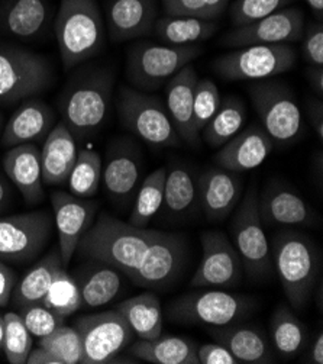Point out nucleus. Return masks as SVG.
<instances>
[{
	"label": "nucleus",
	"instance_id": "f257e3e1",
	"mask_svg": "<svg viewBox=\"0 0 323 364\" xmlns=\"http://www.w3.org/2000/svg\"><path fill=\"white\" fill-rule=\"evenodd\" d=\"M153 237V230L136 228L129 223L102 213L82 237L76 252L131 277L141 264Z\"/></svg>",
	"mask_w": 323,
	"mask_h": 364
},
{
	"label": "nucleus",
	"instance_id": "f03ea898",
	"mask_svg": "<svg viewBox=\"0 0 323 364\" xmlns=\"http://www.w3.org/2000/svg\"><path fill=\"white\" fill-rule=\"evenodd\" d=\"M114 73L92 67L79 73L65 86L61 96V117L76 139L100 131L109 114L114 95Z\"/></svg>",
	"mask_w": 323,
	"mask_h": 364
},
{
	"label": "nucleus",
	"instance_id": "7ed1b4c3",
	"mask_svg": "<svg viewBox=\"0 0 323 364\" xmlns=\"http://www.w3.org/2000/svg\"><path fill=\"white\" fill-rule=\"evenodd\" d=\"M271 257L287 301L295 309L302 311L312 298L320 272L316 244L299 231L277 232Z\"/></svg>",
	"mask_w": 323,
	"mask_h": 364
},
{
	"label": "nucleus",
	"instance_id": "20e7f679",
	"mask_svg": "<svg viewBox=\"0 0 323 364\" xmlns=\"http://www.w3.org/2000/svg\"><path fill=\"white\" fill-rule=\"evenodd\" d=\"M54 29L67 71L97 55L106 40V28L96 0H61Z\"/></svg>",
	"mask_w": 323,
	"mask_h": 364
},
{
	"label": "nucleus",
	"instance_id": "39448f33",
	"mask_svg": "<svg viewBox=\"0 0 323 364\" xmlns=\"http://www.w3.org/2000/svg\"><path fill=\"white\" fill-rule=\"evenodd\" d=\"M254 306L256 301L248 296L210 287L174 299L165 314L175 323L225 326L245 319Z\"/></svg>",
	"mask_w": 323,
	"mask_h": 364
},
{
	"label": "nucleus",
	"instance_id": "423d86ee",
	"mask_svg": "<svg viewBox=\"0 0 323 364\" xmlns=\"http://www.w3.org/2000/svg\"><path fill=\"white\" fill-rule=\"evenodd\" d=\"M54 82V68L45 55L21 47H0V105H15L41 95Z\"/></svg>",
	"mask_w": 323,
	"mask_h": 364
},
{
	"label": "nucleus",
	"instance_id": "0eeeda50",
	"mask_svg": "<svg viewBox=\"0 0 323 364\" xmlns=\"http://www.w3.org/2000/svg\"><path fill=\"white\" fill-rule=\"evenodd\" d=\"M297 51L290 44L248 46L224 54L212 63L217 75L228 82H258L290 71Z\"/></svg>",
	"mask_w": 323,
	"mask_h": 364
},
{
	"label": "nucleus",
	"instance_id": "6e6552de",
	"mask_svg": "<svg viewBox=\"0 0 323 364\" xmlns=\"http://www.w3.org/2000/svg\"><path fill=\"white\" fill-rule=\"evenodd\" d=\"M202 53L199 46L141 43L128 53L126 77L136 90H158Z\"/></svg>",
	"mask_w": 323,
	"mask_h": 364
},
{
	"label": "nucleus",
	"instance_id": "1a4fd4ad",
	"mask_svg": "<svg viewBox=\"0 0 323 364\" xmlns=\"http://www.w3.org/2000/svg\"><path fill=\"white\" fill-rule=\"evenodd\" d=\"M229 230L232 244L246 274L254 280L268 277L273 272V257L258 212V193L256 186L248 189L239 206L235 208Z\"/></svg>",
	"mask_w": 323,
	"mask_h": 364
},
{
	"label": "nucleus",
	"instance_id": "9d476101",
	"mask_svg": "<svg viewBox=\"0 0 323 364\" xmlns=\"http://www.w3.org/2000/svg\"><path fill=\"white\" fill-rule=\"evenodd\" d=\"M263 129L273 142L292 144L303 132V117L296 95L283 82L258 80L248 87Z\"/></svg>",
	"mask_w": 323,
	"mask_h": 364
},
{
	"label": "nucleus",
	"instance_id": "9b49d317",
	"mask_svg": "<svg viewBox=\"0 0 323 364\" xmlns=\"http://www.w3.org/2000/svg\"><path fill=\"white\" fill-rule=\"evenodd\" d=\"M118 112L121 124L153 147H178V136L165 105L155 96L133 87H121Z\"/></svg>",
	"mask_w": 323,
	"mask_h": 364
},
{
	"label": "nucleus",
	"instance_id": "f8f14e48",
	"mask_svg": "<svg viewBox=\"0 0 323 364\" xmlns=\"http://www.w3.org/2000/svg\"><path fill=\"white\" fill-rule=\"evenodd\" d=\"M53 230V218L44 210L0 218V260L26 263L38 257L48 245Z\"/></svg>",
	"mask_w": 323,
	"mask_h": 364
},
{
	"label": "nucleus",
	"instance_id": "ddd939ff",
	"mask_svg": "<svg viewBox=\"0 0 323 364\" xmlns=\"http://www.w3.org/2000/svg\"><path fill=\"white\" fill-rule=\"evenodd\" d=\"M75 328L83 344V364L112 363L135 338L132 328L116 309L80 316Z\"/></svg>",
	"mask_w": 323,
	"mask_h": 364
},
{
	"label": "nucleus",
	"instance_id": "4468645a",
	"mask_svg": "<svg viewBox=\"0 0 323 364\" xmlns=\"http://www.w3.org/2000/svg\"><path fill=\"white\" fill-rule=\"evenodd\" d=\"M186 256L187 247L183 235L154 231L141 264L129 279L153 292L165 290L175 283L183 272Z\"/></svg>",
	"mask_w": 323,
	"mask_h": 364
},
{
	"label": "nucleus",
	"instance_id": "2eb2a0df",
	"mask_svg": "<svg viewBox=\"0 0 323 364\" xmlns=\"http://www.w3.org/2000/svg\"><path fill=\"white\" fill-rule=\"evenodd\" d=\"M203 256L190 286L229 289L239 284L243 266L229 238L221 231H204L200 237Z\"/></svg>",
	"mask_w": 323,
	"mask_h": 364
},
{
	"label": "nucleus",
	"instance_id": "dca6fc26",
	"mask_svg": "<svg viewBox=\"0 0 323 364\" xmlns=\"http://www.w3.org/2000/svg\"><path fill=\"white\" fill-rule=\"evenodd\" d=\"M305 31V15L299 8H283L265 18L235 26L228 32L224 46L248 47L265 44H289L299 41Z\"/></svg>",
	"mask_w": 323,
	"mask_h": 364
},
{
	"label": "nucleus",
	"instance_id": "f3484780",
	"mask_svg": "<svg viewBox=\"0 0 323 364\" xmlns=\"http://www.w3.org/2000/svg\"><path fill=\"white\" fill-rule=\"evenodd\" d=\"M51 203L54 224L58 232V252L62 267H65L73 259L82 237L94 223L99 206L93 200L77 198L61 191L51 195Z\"/></svg>",
	"mask_w": 323,
	"mask_h": 364
},
{
	"label": "nucleus",
	"instance_id": "a211bd4d",
	"mask_svg": "<svg viewBox=\"0 0 323 364\" xmlns=\"http://www.w3.org/2000/svg\"><path fill=\"white\" fill-rule=\"evenodd\" d=\"M258 212L263 224L270 225H305L319 223L314 209L292 188L280 181L267 185L258 198Z\"/></svg>",
	"mask_w": 323,
	"mask_h": 364
},
{
	"label": "nucleus",
	"instance_id": "6ab92c4d",
	"mask_svg": "<svg viewBox=\"0 0 323 364\" xmlns=\"http://www.w3.org/2000/svg\"><path fill=\"white\" fill-rule=\"evenodd\" d=\"M199 206L210 223H222L235 210L242 195V183L236 173L217 167L197 178Z\"/></svg>",
	"mask_w": 323,
	"mask_h": 364
},
{
	"label": "nucleus",
	"instance_id": "aec40b11",
	"mask_svg": "<svg viewBox=\"0 0 323 364\" xmlns=\"http://www.w3.org/2000/svg\"><path fill=\"white\" fill-rule=\"evenodd\" d=\"M273 144L263 127L251 125L222 145L214 156V163L232 173L254 170L270 157Z\"/></svg>",
	"mask_w": 323,
	"mask_h": 364
},
{
	"label": "nucleus",
	"instance_id": "412c9836",
	"mask_svg": "<svg viewBox=\"0 0 323 364\" xmlns=\"http://www.w3.org/2000/svg\"><path fill=\"white\" fill-rule=\"evenodd\" d=\"M157 18L155 0H107V32L114 43L148 35Z\"/></svg>",
	"mask_w": 323,
	"mask_h": 364
},
{
	"label": "nucleus",
	"instance_id": "4be33fe9",
	"mask_svg": "<svg viewBox=\"0 0 323 364\" xmlns=\"http://www.w3.org/2000/svg\"><path fill=\"white\" fill-rule=\"evenodd\" d=\"M54 125L55 114L50 105L38 99H26L5 125L2 144L9 149L21 144H35L45 139Z\"/></svg>",
	"mask_w": 323,
	"mask_h": 364
},
{
	"label": "nucleus",
	"instance_id": "5701e85b",
	"mask_svg": "<svg viewBox=\"0 0 323 364\" xmlns=\"http://www.w3.org/2000/svg\"><path fill=\"white\" fill-rule=\"evenodd\" d=\"M6 177L29 205L44 199L41 150L37 144H21L5 154L2 161Z\"/></svg>",
	"mask_w": 323,
	"mask_h": 364
},
{
	"label": "nucleus",
	"instance_id": "b1692460",
	"mask_svg": "<svg viewBox=\"0 0 323 364\" xmlns=\"http://www.w3.org/2000/svg\"><path fill=\"white\" fill-rule=\"evenodd\" d=\"M217 343L226 347L239 363L268 364L275 361L274 348L260 328L254 325L229 323L213 326L209 333Z\"/></svg>",
	"mask_w": 323,
	"mask_h": 364
},
{
	"label": "nucleus",
	"instance_id": "393cba45",
	"mask_svg": "<svg viewBox=\"0 0 323 364\" xmlns=\"http://www.w3.org/2000/svg\"><path fill=\"white\" fill-rule=\"evenodd\" d=\"M199 80L190 64L174 75L165 87V107L170 119L182 141L192 145L199 142V134L193 128V96Z\"/></svg>",
	"mask_w": 323,
	"mask_h": 364
},
{
	"label": "nucleus",
	"instance_id": "a878e982",
	"mask_svg": "<svg viewBox=\"0 0 323 364\" xmlns=\"http://www.w3.org/2000/svg\"><path fill=\"white\" fill-rule=\"evenodd\" d=\"M141 159L131 147H118L102 166V183L104 192L114 202L128 205L139 188Z\"/></svg>",
	"mask_w": 323,
	"mask_h": 364
},
{
	"label": "nucleus",
	"instance_id": "bb28decb",
	"mask_svg": "<svg viewBox=\"0 0 323 364\" xmlns=\"http://www.w3.org/2000/svg\"><path fill=\"white\" fill-rule=\"evenodd\" d=\"M77 154L79 151L75 135L70 132L62 121L55 124L44 139L41 150L43 183L47 186L67 185Z\"/></svg>",
	"mask_w": 323,
	"mask_h": 364
},
{
	"label": "nucleus",
	"instance_id": "cd10ccee",
	"mask_svg": "<svg viewBox=\"0 0 323 364\" xmlns=\"http://www.w3.org/2000/svg\"><path fill=\"white\" fill-rule=\"evenodd\" d=\"M51 8L47 0H11L0 12V28L19 40H35L47 29Z\"/></svg>",
	"mask_w": 323,
	"mask_h": 364
},
{
	"label": "nucleus",
	"instance_id": "c85d7f7f",
	"mask_svg": "<svg viewBox=\"0 0 323 364\" xmlns=\"http://www.w3.org/2000/svg\"><path fill=\"white\" fill-rule=\"evenodd\" d=\"M129 350L139 360L153 364H199L197 347L183 337L158 336L154 340H139Z\"/></svg>",
	"mask_w": 323,
	"mask_h": 364
},
{
	"label": "nucleus",
	"instance_id": "c756f323",
	"mask_svg": "<svg viewBox=\"0 0 323 364\" xmlns=\"http://www.w3.org/2000/svg\"><path fill=\"white\" fill-rule=\"evenodd\" d=\"M116 311L125 318L139 340H154L163 333V309L158 296L147 292L119 304Z\"/></svg>",
	"mask_w": 323,
	"mask_h": 364
},
{
	"label": "nucleus",
	"instance_id": "7c9ffc66",
	"mask_svg": "<svg viewBox=\"0 0 323 364\" xmlns=\"http://www.w3.org/2000/svg\"><path fill=\"white\" fill-rule=\"evenodd\" d=\"M163 206L175 218L189 216L199 208L197 180L189 167L173 164L167 170Z\"/></svg>",
	"mask_w": 323,
	"mask_h": 364
},
{
	"label": "nucleus",
	"instance_id": "2f4dec72",
	"mask_svg": "<svg viewBox=\"0 0 323 364\" xmlns=\"http://www.w3.org/2000/svg\"><path fill=\"white\" fill-rule=\"evenodd\" d=\"M154 29L158 38L167 46H197L218 32L217 21L189 16H164L155 21Z\"/></svg>",
	"mask_w": 323,
	"mask_h": 364
},
{
	"label": "nucleus",
	"instance_id": "473e14b6",
	"mask_svg": "<svg viewBox=\"0 0 323 364\" xmlns=\"http://www.w3.org/2000/svg\"><path fill=\"white\" fill-rule=\"evenodd\" d=\"M62 267L60 252L51 251L48 256L35 264L18 283L13 290V305L18 308L43 304L55 272Z\"/></svg>",
	"mask_w": 323,
	"mask_h": 364
},
{
	"label": "nucleus",
	"instance_id": "72a5a7b5",
	"mask_svg": "<svg viewBox=\"0 0 323 364\" xmlns=\"http://www.w3.org/2000/svg\"><path fill=\"white\" fill-rule=\"evenodd\" d=\"M246 106L235 96H228L221 100L218 111L200 131L204 142L212 149H221L231 138H234L245 125Z\"/></svg>",
	"mask_w": 323,
	"mask_h": 364
},
{
	"label": "nucleus",
	"instance_id": "f704fd0d",
	"mask_svg": "<svg viewBox=\"0 0 323 364\" xmlns=\"http://www.w3.org/2000/svg\"><path fill=\"white\" fill-rule=\"evenodd\" d=\"M271 346L284 358L297 357L307 343L306 325L290 311L289 306H278L270 323Z\"/></svg>",
	"mask_w": 323,
	"mask_h": 364
},
{
	"label": "nucleus",
	"instance_id": "c9c22d12",
	"mask_svg": "<svg viewBox=\"0 0 323 364\" xmlns=\"http://www.w3.org/2000/svg\"><path fill=\"white\" fill-rule=\"evenodd\" d=\"M94 263L82 283H77L82 301L80 308H97L109 304L121 290V272L99 262Z\"/></svg>",
	"mask_w": 323,
	"mask_h": 364
},
{
	"label": "nucleus",
	"instance_id": "e433bc0d",
	"mask_svg": "<svg viewBox=\"0 0 323 364\" xmlns=\"http://www.w3.org/2000/svg\"><path fill=\"white\" fill-rule=\"evenodd\" d=\"M167 167H160L146 177L133 198L129 224L136 228H146L153 218L160 212L164 202Z\"/></svg>",
	"mask_w": 323,
	"mask_h": 364
},
{
	"label": "nucleus",
	"instance_id": "4c0bfd02",
	"mask_svg": "<svg viewBox=\"0 0 323 364\" xmlns=\"http://www.w3.org/2000/svg\"><path fill=\"white\" fill-rule=\"evenodd\" d=\"M102 166L103 163L97 151H79L76 163L67 180L71 195L83 199L94 196L102 181Z\"/></svg>",
	"mask_w": 323,
	"mask_h": 364
},
{
	"label": "nucleus",
	"instance_id": "58836bf2",
	"mask_svg": "<svg viewBox=\"0 0 323 364\" xmlns=\"http://www.w3.org/2000/svg\"><path fill=\"white\" fill-rule=\"evenodd\" d=\"M80 289L77 282L60 267L48 287L43 305L54 314L65 318L80 309Z\"/></svg>",
	"mask_w": 323,
	"mask_h": 364
},
{
	"label": "nucleus",
	"instance_id": "ea45409f",
	"mask_svg": "<svg viewBox=\"0 0 323 364\" xmlns=\"http://www.w3.org/2000/svg\"><path fill=\"white\" fill-rule=\"evenodd\" d=\"M38 346L50 351L60 364H83V344L75 326L60 325L50 336L40 338Z\"/></svg>",
	"mask_w": 323,
	"mask_h": 364
},
{
	"label": "nucleus",
	"instance_id": "a19ab883",
	"mask_svg": "<svg viewBox=\"0 0 323 364\" xmlns=\"http://www.w3.org/2000/svg\"><path fill=\"white\" fill-rule=\"evenodd\" d=\"M33 337L28 331L22 318L16 312L5 314L4 353L11 364H25L32 350Z\"/></svg>",
	"mask_w": 323,
	"mask_h": 364
},
{
	"label": "nucleus",
	"instance_id": "79ce46f5",
	"mask_svg": "<svg viewBox=\"0 0 323 364\" xmlns=\"http://www.w3.org/2000/svg\"><path fill=\"white\" fill-rule=\"evenodd\" d=\"M229 0H163L168 16H189L217 21L226 9Z\"/></svg>",
	"mask_w": 323,
	"mask_h": 364
},
{
	"label": "nucleus",
	"instance_id": "37998d69",
	"mask_svg": "<svg viewBox=\"0 0 323 364\" xmlns=\"http://www.w3.org/2000/svg\"><path fill=\"white\" fill-rule=\"evenodd\" d=\"M218 86L210 79H199L193 96V128L197 134L210 121L221 105Z\"/></svg>",
	"mask_w": 323,
	"mask_h": 364
},
{
	"label": "nucleus",
	"instance_id": "c03bdc74",
	"mask_svg": "<svg viewBox=\"0 0 323 364\" xmlns=\"http://www.w3.org/2000/svg\"><path fill=\"white\" fill-rule=\"evenodd\" d=\"M290 2L293 0H236L231 11V19L235 26H242L265 18Z\"/></svg>",
	"mask_w": 323,
	"mask_h": 364
},
{
	"label": "nucleus",
	"instance_id": "a18cd8bd",
	"mask_svg": "<svg viewBox=\"0 0 323 364\" xmlns=\"http://www.w3.org/2000/svg\"><path fill=\"white\" fill-rule=\"evenodd\" d=\"M21 318L31 333L32 337L35 338H43L50 336L54 330H57L60 325H62V316L54 314L51 309L44 306L43 304L37 305H29L19 308Z\"/></svg>",
	"mask_w": 323,
	"mask_h": 364
},
{
	"label": "nucleus",
	"instance_id": "49530a36",
	"mask_svg": "<svg viewBox=\"0 0 323 364\" xmlns=\"http://www.w3.org/2000/svg\"><path fill=\"white\" fill-rule=\"evenodd\" d=\"M302 53L309 65L323 67V26L320 22L312 23L303 31Z\"/></svg>",
	"mask_w": 323,
	"mask_h": 364
},
{
	"label": "nucleus",
	"instance_id": "de8ad7c7",
	"mask_svg": "<svg viewBox=\"0 0 323 364\" xmlns=\"http://www.w3.org/2000/svg\"><path fill=\"white\" fill-rule=\"evenodd\" d=\"M199 364H239L235 355L222 344H203L197 348Z\"/></svg>",
	"mask_w": 323,
	"mask_h": 364
},
{
	"label": "nucleus",
	"instance_id": "09e8293b",
	"mask_svg": "<svg viewBox=\"0 0 323 364\" xmlns=\"http://www.w3.org/2000/svg\"><path fill=\"white\" fill-rule=\"evenodd\" d=\"M16 283L18 277L15 272L0 260V308L6 306L11 302Z\"/></svg>",
	"mask_w": 323,
	"mask_h": 364
},
{
	"label": "nucleus",
	"instance_id": "8fccbe9b",
	"mask_svg": "<svg viewBox=\"0 0 323 364\" xmlns=\"http://www.w3.org/2000/svg\"><path fill=\"white\" fill-rule=\"evenodd\" d=\"M307 115L319 141H323V105L320 100L307 103Z\"/></svg>",
	"mask_w": 323,
	"mask_h": 364
},
{
	"label": "nucleus",
	"instance_id": "3c124183",
	"mask_svg": "<svg viewBox=\"0 0 323 364\" xmlns=\"http://www.w3.org/2000/svg\"><path fill=\"white\" fill-rule=\"evenodd\" d=\"M25 364H60V361L50 351L38 346L31 350Z\"/></svg>",
	"mask_w": 323,
	"mask_h": 364
},
{
	"label": "nucleus",
	"instance_id": "603ef678",
	"mask_svg": "<svg viewBox=\"0 0 323 364\" xmlns=\"http://www.w3.org/2000/svg\"><path fill=\"white\" fill-rule=\"evenodd\" d=\"M306 79L310 83V87L314 93L322 97L323 96V67L310 65L306 71Z\"/></svg>",
	"mask_w": 323,
	"mask_h": 364
},
{
	"label": "nucleus",
	"instance_id": "864d4df0",
	"mask_svg": "<svg viewBox=\"0 0 323 364\" xmlns=\"http://www.w3.org/2000/svg\"><path fill=\"white\" fill-rule=\"evenodd\" d=\"M309 363L323 364V334H322V331H319L317 337L314 338L313 346L310 347Z\"/></svg>",
	"mask_w": 323,
	"mask_h": 364
},
{
	"label": "nucleus",
	"instance_id": "5fc2aeb1",
	"mask_svg": "<svg viewBox=\"0 0 323 364\" xmlns=\"http://www.w3.org/2000/svg\"><path fill=\"white\" fill-rule=\"evenodd\" d=\"M11 202V186L8 183L6 174L0 171V210L5 209Z\"/></svg>",
	"mask_w": 323,
	"mask_h": 364
},
{
	"label": "nucleus",
	"instance_id": "6e6d98bb",
	"mask_svg": "<svg viewBox=\"0 0 323 364\" xmlns=\"http://www.w3.org/2000/svg\"><path fill=\"white\" fill-rule=\"evenodd\" d=\"M306 4L316 14V16L319 19H322V15H323V0H306Z\"/></svg>",
	"mask_w": 323,
	"mask_h": 364
},
{
	"label": "nucleus",
	"instance_id": "4d7b16f0",
	"mask_svg": "<svg viewBox=\"0 0 323 364\" xmlns=\"http://www.w3.org/2000/svg\"><path fill=\"white\" fill-rule=\"evenodd\" d=\"M5 338V315H0V350L4 348Z\"/></svg>",
	"mask_w": 323,
	"mask_h": 364
},
{
	"label": "nucleus",
	"instance_id": "13d9d810",
	"mask_svg": "<svg viewBox=\"0 0 323 364\" xmlns=\"http://www.w3.org/2000/svg\"><path fill=\"white\" fill-rule=\"evenodd\" d=\"M2 125H4V115L0 114V129H2Z\"/></svg>",
	"mask_w": 323,
	"mask_h": 364
}]
</instances>
